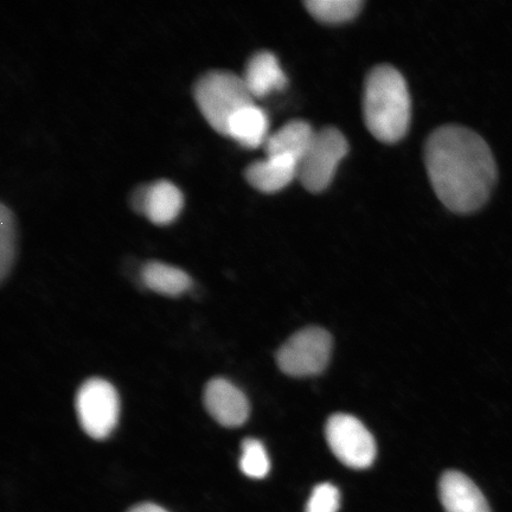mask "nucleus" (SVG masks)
Segmentation results:
<instances>
[{"mask_svg":"<svg viewBox=\"0 0 512 512\" xmlns=\"http://www.w3.org/2000/svg\"><path fill=\"white\" fill-rule=\"evenodd\" d=\"M16 252L15 221L11 210L0 206V278L4 281L14 265Z\"/></svg>","mask_w":512,"mask_h":512,"instance_id":"17","label":"nucleus"},{"mask_svg":"<svg viewBox=\"0 0 512 512\" xmlns=\"http://www.w3.org/2000/svg\"><path fill=\"white\" fill-rule=\"evenodd\" d=\"M316 131L303 120H293L268 136L266 156H286L296 159L299 165L315 137Z\"/></svg>","mask_w":512,"mask_h":512,"instance_id":"12","label":"nucleus"},{"mask_svg":"<svg viewBox=\"0 0 512 512\" xmlns=\"http://www.w3.org/2000/svg\"><path fill=\"white\" fill-rule=\"evenodd\" d=\"M439 496L446 512H491L478 486L458 471L444 473L439 482Z\"/></svg>","mask_w":512,"mask_h":512,"instance_id":"9","label":"nucleus"},{"mask_svg":"<svg viewBox=\"0 0 512 512\" xmlns=\"http://www.w3.org/2000/svg\"><path fill=\"white\" fill-rule=\"evenodd\" d=\"M331 350L332 338L328 331L320 328L304 329L279 349L278 366L290 376L317 375L328 366Z\"/></svg>","mask_w":512,"mask_h":512,"instance_id":"6","label":"nucleus"},{"mask_svg":"<svg viewBox=\"0 0 512 512\" xmlns=\"http://www.w3.org/2000/svg\"><path fill=\"white\" fill-rule=\"evenodd\" d=\"M241 446V471L249 478H265L271 470V462L264 445L259 440L248 438L243 440Z\"/></svg>","mask_w":512,"mask_h":512,"instance_id":"18","label":"nucleus"},{"mask_svg":"<svg viewBox=\"0 0 512 512\" xmlns=\"http://www.w3.org/2000/svg\"><path fill=\"white\" fill-rule=\"evenodd\" d=\"M142 278L150 290L168 297L181 296L191 286V279L187 273L158 261L147 262L143 268Z\"/></svg>","mask_w":512,"mask_h":512,"instance_id":"15","label":"nucleus"},{"mask_svg":"<svg viewBox=\"0 0 512 512\" xmlns=\"http://www.w3.org/2000/svg\"><path fill=\"white\" fill-rule=\"evenodd\" d=\"M194 96L198 110L217 133L227 136L229 120L242 108L254 105L245 80L228 70H211L197 80Z\"/></svg>","mask_w":512,"mask_h":512,"instance_id":"3","label":"nucleus"},{"mask_svg":"<svg viewBox=\"0 0 512 512\" xmlns=\"http://www.w3.org/2000/svg\"><path fill=\"white\" fill-rule=\"evenodd\" d=\"M204 405L208 413L224 427H239L248 420L246 395L227 380L214 379L207 384Z\"/></svg>","mask_w":512,"mask_h":512,"instance_id":"8","label":"nucleus"},{"mask_svg":"<svg viewBox=\"0 0 512 512\" xmlns=\"http://www.w3.org/2000/svg\"><path fill=\"white\" fill-rule=\"evenodd\" d=\"M242 78L253 98H264L273 91H283L287 86V78L277 56L266 50L249 59Z\"/></svg>","mask_w":512,"mask_h":512,"instance_id":"11","label":"nucleus"},{"mask_svg":"<svg viewBox=\"0 0 512 512\" xmlns=\"http://www.w3.org/2000/svg\"><path fill=\"white\" fill-rule=\"evenodd\" d=\"M348 151V140L337 128L328 127L316 132L298 165L300 183L310 192L324 191L334 179L338 165Z\"/></svg>","mask_w":512,"mask_h":512,"instance_id":"4","label":"nucleus"},{"mask_svg":"<svg viewBox=\"0 0 512 512\" xmlns=\"http://www.w3.org/2000/svg\"><path fill=\"white\" fill-rule=\"evenodd\" d=\"M245 175L247 182L256 190L274 194L298 178V162L286 156H266L249 165Z\"/></svg>","mask_w":512,"mask_h":512,"instance_id":"10","label":"nucleus"},{"mask_svg":"<svg viewBox=\"0 0 512 512\" xmlns=\"http://www.w3.org/2000/svg\"><path fill=\"white\" fill-rule=\"evenodd\" d=\"M183 194L174 183L157 181L149 187L145 214L156 224H168L176 219L183 208Z\"/></svg>","mask_w":512,"mask_h":512,"instance_id":"14","label":"nucleus"},{"mask_svg":"<svg viewBox=\"0 0 512 512\" xmlns=\"http://www.w3.org/2000/svg\"><path fill=\"white\" fill-rule=\"evenodd\" d=\"M76 412L89 437L102 440L110 437L118 424L120 400L112 384L91 379L82 384L76 395Z\"/></svg>","mask_w":512,"mask_h":512,"instance_id":"5","label":"nucleus"},{"mask_svg":"<svg viewBox=\"0 0 512 512\" xmlns=\"http://www.w3.org/2000/svg\"><path fill=\"white\" fill-rule=\"evenodd\" d=\"M363 112L368 130L380 142L394 144L406 136L412 102L399 70L388 64L371 70L364 87Z\"/></svg>","mask_w":512,"mask_h":512,"instance_id":"2","label":"nucleus"},{"mask_svg":"<svg viewBox=\"0 0 512 512\" xmlns=\"http://www.w3.org/2000/svg\"><path fill=\"white\" fill-rule=\"evenodd\" d=\"M267 131V114L260 107L251 105L242 108L229 120L227 136L248 149H256L266 143Z\"/></svg>","mask_w":512,"mask_h":512,"instance_id":"13","label":"nucleus"},{"mask_svg":"<svg viewBox=\"0 0 512 512\" xmlns=\"http://www.w3.org/2000/svg\"><path fill=\"white\" fill-rule=\"evenodd\" d=\"M147 191H149V187L139 189L134 192L132 198L133 208L138 211H142V213H145Z\"/></svg>","mask_w":512,"mask_h":512,"instance_id":"20","label":"nucleus"},{"mask_svg":"<svg viewBox=\"0 0 512 512\" xmlns=\"http://www.w3.org/2000/svg\"><path fill=\"white\" fill-rule=\"evenodd\" d=\"M326 440L335 456L355 470L368 469L376 458L373 435L355 416L332 415L325 427Z\"/></svg>","mask_w":512,"mask_h":512,"instance_id":"7","label":"nucleus"},{"mask_svg":"<svg viewBox=\"0 0 512 512\" xmlns=\"http://www.w3.org/2000/svg\"><path fill=\"white\" fill-rule=\"evenodd\" d=\"M127 512H169L166 511L164 508L159 507L157 504L153 503H142L136 505V507H133L132 509L128 510Z\"/></svg>","mask_w":512,"mask_h":512,"instance_id":"21","label":"nucleus"},{"mask_svg":"<svg viewBox=\"0 0 512 512\" xmlns=\"http://www.w3.org/2000/svg\"><path fill=\"white\" fill-rule=\"evenodd\" d=\"M360 0H310L305 6L318 21L339 24L351 21L362 9Z\"/></svg>","mask_w":512,"mask_h":512,"instance_id":"16","label":"nucleus"},{"mask_svg":"<svg viewBox=\"0 0 512 512\" xmlns=\"http://www.w3.org/2000/svg\"><path fill=\"white\" fill-rule=\"evenodd\" d=\"M425 163L435 195L454 213L482 208L495 188V157L470 128L450 125L434 131L426 143Z\"/></svg>","mask_w":512,"mask_h":512,"instance_id":"1","label":"nucleus"},{"mask_svg":"<svg viewBox=\"0 0 512 512\" xmlns=\"http://www.w3.org/2000/svg\"><path fill=\"white\" fill-rule=\"evenodd\" d=\"M341 507V494L335 485L323 483L313 489L307 501L305 512H338Z\"/></svg>","mask_w":512,"mask_h":512,"instance_id":"19","label":"nucleus"}]
</instances>
